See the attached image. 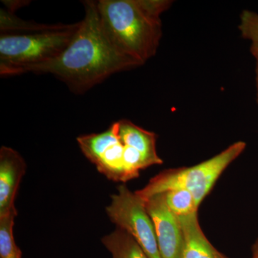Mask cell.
I'll return each mask as SVG.
<instances>
[{
    "mask_svg": "<svg viewBox=\"0 0 258 258\" xmlns=\"http://www.w3.org/2000/svg\"><path fill=\"white\" fill-rule=\"evenodd\" d=\"M83 5L84 18L63 52L28 71L52 75L76 93H86L112 75L139 67L110 40L102 25L97 1L87 0Z\"/></svg>",
    "mask_w": 258,
    "mask_h": 258,
    "instance_id": "1",
    "label": "cell"
},
{
    "mask_svg": "<svg viewBox=\"0 0 258 258\" xmlns=\"http://www.w3.org/2000/svg\"><path fill=\"white\" fill-rule=\"evenodd\" d=\"M171 0H99L102 25L113 45L138 64H145L157 53L161 37V15Z\"/></svg>",
    "mask_w": 258,
    "mask_h": 258,
    "instance_id": "2",
    "label": "cell"
},
{
    "mask_svg": "<svg viewBox=\"0 0 258 258\" xmlns=\"http://www.w3.org/2000/svg\"><path fill=\"white\" fill-rule=\"evenodd\" d=\"M79 26V22L58 24L42 31L0 35V75L27 74L32 68L54 60L69 45Z\"/></svg>",
    "mask_w": 258,
    "mask_h": 258,
    "instance_id": "3",
    "label": "cell"
},
{
    "mask_svg": "<svg viewBox=\"0 0 258 258\" xmlns=\"http://www.w3.org/2000/svg\"><path fill=\"white\" fill-rule=\"evenodd\" d=\"M245 148L246 144L240 141L197 165L161 171L149 180L143 189L137 190L136 193L146 201L154 195L169 190L186 189L192 194L200 208L222 173L240 157Z\"/></svg>",
    "mask_w": 258,
    "mask_h": 258,
    "instance_id": "4",
    "label": "cell"
},
{
    "mask_svg": "<svg viewBox=\"0 0 258 258\" xmlns=\"http://www.w3.org/2000/svg\"><path fill=\"white\" fill-rule=\"evenodd\" d=\"M107 215L117 228L124 231L142 247L149 258H161L155 229L145 201L137 193L120 184L111 196Z\"/></svg>",
    "mask_w": 258,
    "mask_h": 258,
    "instance_id": "5",
    "label": "cell"
},
{
    "mask_svg": "<svg viewBox=\"0 0 258 258\" xmlns=\"http://www.w3.org/2000/svg\"><path fill=\"white\" fill-rule=\"evenodd\" d=\"M81 152L96 166L97 170L115 182L128 181L125 166V144L118 133V123L100 134L79 136Z\"/></svg>",
    "mask_w": 258,
    "mask_h": 258,
    "instance_id": "6",
    "label": "cell"
},
{
    "mask_svg": "<svg viewBox=\"0 0 258 258\" xmlns=\"http://www.w3.org/2000/svg\"><path fill=\"white\" fill-rule=\"evenodd\" d=\"M145 203L154 223L161 258H181L184 244L182 230L179 218L166 205L164 194L154 195Z\"/></svg>",
    "mask_w": 258,
    "mask_h": 258,
    "instance_id": "7",
    "label": "cell"
},
{
    "mask_svg": "<svg viewBox=\"0 0 258 258\" xmlns=\"http://www.w3.org/2000/svg\"><path fill=\"white\" fill-rule=\"evenodd\" d=\"M26 171V162L21 154L3 146L0 149V217L16 209L15 198Z\"/></svg>",
    "mask_w": 258,
    "mask_h": 258,
    "instance_id": "8",
    "label": "cell"
},
{
    "mask_svg": "<svg viewBox=\"0 0 258 258\" xmlns=\"http://www.w3.org/2000/svg\"><path fill=\"white\" fill-rule=\"evenodd\" d=\"M178 218L184 238L181 258H229L209 241L200 226L198 212Z\"/></svg>",
    "mask_w": 258,
    "mask_h": 258,
    "instance_id": "9",
    "label": "cell"
},
{
    "mask_svg": "<svg viewBox=\"0 0 258 258\" xmlns=\"http://www.w3.org/2000/svg\"><path fill=\"white\" fill-rule=\"evenodd\" d=\"M117 123L118 136L123 144L142 153L152 166L163 164L162 159L157 154L156 134L141 128L129 120L121 119Z\"/></svg>",
    "mask_w": 258,
    "mask_h": 258,
    "instance_id": "10",
    "label": "cell"
},
{
    "mask_svg": "<svg viewBox=\"0 0 258 258\" xmlns=\"http://www.w3.org/2000/svg\"><path fill=\"white\" fill-rule=\"evenodd\" d=\"M101 242L112 258H149L139 244L119 228L104 236Z\"/></svg>",
    "mask_w": 258,
    "mask_h": 258,
    "instance_id": "11",
    "label": "cell"
},
{
    "mask_svg": "<svg viewBox=\"0 0 258 258\" xmlns=\"http://www.w3.org/2000/svg\"><path fill=\"white\" fill-rule=\"evenodd\" d=\"M17 210L0 217V258H22V252L15 242L13 227Z\"/></svg>",
    "mask_w": 258,
    "mask_h": 258,
    "instance_id": "12",
    "label": "cell"
},
{
    "mask_svg": "<svg viewBox=\"0 0 258 258\" xmlns=\"http://www.w3.org/2000/svg\"><path fill=\"white\" fill-rule=\"evenodd\" d=\"M166 205L176 217H184L198 212L195 197L188 190L176 189L164 193Z\"/></svg>",
    "mask_w": 258,
    "mask_h": 258,
    "instance_id": "13",
    "label": "cell"
},
{
    "mask_svg": "<svg viewBox=\"0 0 258 258\" xmlns=\"http://www.w3.org/2000/svg\"><path fill=\"white\" fill-rule=\"evenodd\" d=\"M239 30L243 38L250 42V50L254 57H258V14L245 10L240 15Z\"/></svg>",
    "mask_w": 258,
    "mask_h": 258,
    "instance_id": "14",
    "label": "cell"
},
{
    "mask_svg": "<svg viewBox=\"0 0 258 258\" xmlns=\"http://www.w3.org/2000/svg\"><path fill=\"white\" fill-rule=\"evenodd\" d=\"M252 258H258V238L252 246Z\"/></svg>",
    "mask_w": 258,
    "mask_h": 258,
    "instance_id": "15",
    "label": "cell"
},
{
    "mask_svg": "<svg viewBox=\"0 0 258 258\" xmlns=\"http://www.w3.org/2000/svg\"><path fill=\"white\" fill-rule=\"evenodd\" d=\"M254 58L256 60L255 80L256 88H257V103L258 105V57H255Z\"/></svg>",
    "mask_w": 258,
    "mask_h": 258,
    "instance_id": "16",
    "label": "cell"
}]
</instances>
